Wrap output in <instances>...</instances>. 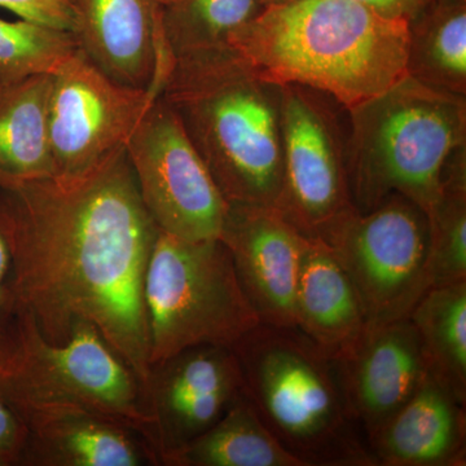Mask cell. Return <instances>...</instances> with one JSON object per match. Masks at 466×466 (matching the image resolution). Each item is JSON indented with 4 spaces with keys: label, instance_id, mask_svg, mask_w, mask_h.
<instances>
[{
    "label": "cell",
    "instance_id": "6da1fadb",
    "mask_svg": "<svg viewBox=\"0 0 466 466\" xmlns=\"http://www.w3.org/2000/svg\"><path fill=\"white\" fill-rule=\"evenodd\" d=\"M18 305L47 341L96 328L147 385L144 283L158 227L126 148L73 184L54 177L0 188Z\"/></svg>",
    "mask_w": 466,
    "mask_h": 466
},
{
    "label": "cell",
    "instance_id": "7a4b0ae2",
    "mask_svg": "<svg viewBox=\"0 0 466 466\" xmlns=\"http://www.w3.org/2000/svg\"><path fill=\"white\" fill-rule=\"evenodd\" d=\"M228 45L265 81L305 86L350 112L408 76L410 25L357 0H288L260 8Z\"/></svg>",
    "mask_w": 466,
    "mask_h": 466
},
{
    "label": "cell",
    "instance_id": "3957f363",
    "mask_svg": "<svg viewBox=\"0 0 466 466\" xmlns=\"http://www.w3.org/2000/svg\"><path fill=\"white\" fill-rule=\"evenodd\" d=\"M159 96L231 205L276 208L283 189L281 86L231 47L170 57Z\"/></svg>",
    "mask_w": 466,
    "mask_h": 466
},
{
    "label": "cell",
    "instance_id": "277c9868",
    "mask_svg": "<svg viewBox=\"0 0 466 466\" xmlns=\"http://www.w3.org/2000/svg\"><path fill=\"white\" fill-rule=\"evenodd\" d=\"M260 421L305 466H377L333 359L297 328L260 323L232 348Z\"/></svg>",
    "mask_w": 466,
    "mask_h": 466
},
{
    "label": "cell",
    "instance_id": "5b68a950",
    "mask_svg": "<svg viewBox=\"0 0 466 466\" xmlns=\"http://www.w3.org/2000/svg\"><path fill=\"white\" fill-rule=\"evenodd\" d=\"M346 113L355 208L367 213L400 193L428 217L440 201L451 158L466 147V96L408 76Z\"/></svg>",
    "mask_w": 466,
    "mask_h": 466
},
{
    "label": "cell",
    "instance_id": "8992f818",
    "mask_svg": "<svg viewBox=\"0 0 466 466\" xmlns=\"http://www.w3.org/2000/svg\"><path fill=\"white\" fill-rule=\"evenodd\" d=\"M150 367L183 350L233 348L260 324L219 238L158 232L144 283Z\"/></svg>",
    "mask_w": 466,
    "mask_h": 466
},
{
    "label": "cell",
    "instance_id": "52a82bcc",
    "mask_svg": "<svg viewBox=\"0 0 466 466\" xmlns=\"http://www.w3.org/2000/svg\"><path fill=\"white\" fill-rule=\"evenodd\" d=\"M0 391L8 400L57 401L84 408L139 431L153 447L146 385L103 334L86 321L76 324L66 341L54 343L21 309L16 351L0 372Z\"/></svg>",
    "mask_w": 466,
    "mask_h": 466
},
{
    "label": "cell",
    "instance_id": "ba28073f",
    "mask_svg": "<svg viewBox=\"0 0 466 466\" xmlns=\"http://www.w3.org/2000/svg\"><path fill=\"white\" fill-rule=\"evenodd\" d=\"M321 240L349 275L368 325L407 319L431 290L428 217L400 193L367 213L352 211Z\"/></svg>",
    "mask_w": 466,
    "mask_h": 466
},
{
    "label": "cell",
    "instance_id": "9c48e42d",
    "mask_svg": "<svg viewBox=\"0 0 466 466\" xmlns=\"http://www.w3.org/2000/svg\"><path fill=\"white\" fill-rule=\"evenodd\" d=\"M159 88L118 84L79 48L51 76L48 134L54 179L81 182L127 146Z\"/></svg>",
    "mask_w": 466,
    "mask_h": 466
},
{
    "label": "cell",
    "instance_id": "30bf717a",
    "mask_svg": "<svg viewBox=\"0 0 466 466\" xmlns=\"http://www.w3.org/2000/svg\"><path fill=\"white\" fill-rule=\"evenodd\" d=\"M332 99L299 85L281 86L283 189L278 208L306 238H321L352 211L348 137Z\"/></svg>",
    "mask_w": 466,
    "mask_h": 466
},
{
    "label": "cell",
    "instance_id": "8fae6325",
    "mask_svg": "<svg viewBox=\"0 0 466 466\" xmlns=\"http://www.w3.org/2000/svg\"><path fill=\"white\" fill-rule=\"evenodd\" d=\"M144 207L159 231L219 238L228 202L174 110L156 97L126 146Z\"/></svg>",
    "mask_w": 466,
    "mask_h": 466
},
{
    "label": "cell",
    "instance_id": "7c38bea8",
    "mask_svg": "<svg viewBox=\"0 0 466 466\" xmlns=\"http://www.w3.org/2000/svg\"><path fill=\"white\" fill-rule=\"evenodd\" d=\"M159 465L208 431L244 394L231 348L201 345L150 367L146 385Z\"/></svg>",
    "mask_w": 466,
    "mask_h": 466
},
{
    "label": "cell",
    "instance_id": "4fadbf2b",
    "mask_svg": "<svg viewBox=\"0 0 466 466\" xmlns=\"http://www.w3.org/2000/svg\"><path fill=\"white\" fill-rule=\"evenodd\" d=\"M228 205L219 240L260 323L296 328L294 299L309 238L276 208Z\"/></svg>",
    "mask_w": 466,
    "mask_h": 466
},
{
    "label": "cell",
    "instance_id": "5bb4252c",
    "mask_svg": "<svg viewBox=\"0 0 466 466\" xmlns=\"http://www.w3.org/2000/svg\"><path fill=\"white\" fill-rule=\"evenodd\" d=\"M333 361L366 441L412 397L429 373L419 334L408 318L368 325Z\"/></svg>",
    "mask_w": 466,
    "mask_h": 466
},
{
    "label": "cell",
    "instance_id": "9a60e30c",
    "mask_svg": "<svg viewBox=\"0 0 466 466\" xmlns=\"http://www.w3.org/2000/svg\"><path fill=\"white\" fill-rule=\"evenodd\" d=\"M8 401L26 426L21 465H159L148 441L115 420L57 401Z\"/></svg>",
    "mask_w": 466,
    "mask_h": 466
},
{
    "label": "cell",
    "instance_id": "2e32d148",
    "mask_svg": "<svg viewBox=\"0 0 466 466\" xmlns=\"http://www.w3.org/2000/svg\"><path fill=\"white\" fill-rule=\"evenodd\" d=\"M79 48L101 72L128 87L159 88L164 60L158 0H75Z\"/></svg>",
    "mask_w": 466,
    "mask_h": 466
},
{
    "label": "cell",
    "instance_id": "e0dca14e",
    "mask_svg": "<svg viewBox=\"0 0 466 466\" xmlns=\"http://www.w3.org/2000/svg\"><path fill=\"white\" fill-rule=\"evenodd\" d=\"M466 406L431 372L419 389L368 438L381 466H464Z\"/></svg>",
    "mask_w": 466,
    "mask_h": 466
},
{
    "label": "cell",
    "instance_id": "ac0fdd59",
    "mask_svg": "<svg viewBox=\"0 0 466 466\" xmlns=\"http://www.w3.org/2000/svg\"><path fill=\"white\" fill-rule=\"evenodd\" d=\"M294 318L297 329L332 359L368 328L354 285L332 248L319 238H309L300 259Z\"/></svg>",
    "mask_w": 466,
    "mask_h": 466
},
{
    "label": "cell",
    "instance_id": "d6986e66",
    "mask_svg": "<svg viewBox=\"0 0 466 466\" xmlns=\"http://www.w3.org/2000/svg\"><path fill=\"white\" fill-rule=\"evenodd\" d=\"M51 76L0 88V188L54 177L48 134Z\"/></svg>",
    "mask_w": 466,
    "mask_h": 466
},
{
    "label": "cell",
    "instance_id": "ffe728a7",
    "mask_svg": "<svg viewBox=\"0 0 466 466\" xmlns=\"http://www.w3.org/2000/svg\"><path fill=\"white\" fill-rule=\"evenodd\" d=\"M167 466H305L267 431L242 394L225 415Z\"/></svg>",
    "mask_w": 466,
    "mask_h": 466
},
{
    "label": "cell",
    "instance_id": "44dd1931",
    "mask_svg": "<svg viewBox=\"0 0 466 466\" xmlns=\"http://www.w3.org/2000/svg\"><path fill=\"white\" fill-rule=\"evenodd\" d=\"M408 25V76L466 96V2H434Z\"/></svg>",
    "mask_w": 466,
    "mask_h": 466
},
{
    "label": "cell",
    "instance_id": "7402d4cb",
    "mask_svg": "<svg viewBox=\"0 0 466 466\" xmlns=\"http://www.w3.org/2000/svg\"><path fill=\"white\" fill-rule=\"evenodd\" d=\"M429 372L466 406V280L431 288L410 317Z\"/></svg>",
    "mask_w": 466,
    "mask_h": 466
},
{
    "label": "cell",
    "instance_id": "603a6c76",
    "mask_svg": "<svg viewBox=\"0 0 466 466\" xmlns=\"http://www.w3.org/2000/svg\"><path fill=\"white\" fill-rule=\"evenodd\" d=\"M259 9L258 0H173L162 5L164 54L177 57L229 47L232 34L249 23Z\"/></svg>",
    "mask_w": 466,
    "mask_h": 466
},
{
    "label": "cell",
    "instance_id": "cb8c5ba5",
    "mask_svg": "<svg viewBox=\"0 0 466 466\" xmlns=\"http://www.w3.org/2000/svg\"><path fill=\"white\" fill-rule=\"evenodd\" d=\"M466 149L444 171L440 201L428 216V275L431 288L466 280Z\"/></svg>",
    "mask_w": 466,
    "mask_h": 466
},
{
    "label": "cell",
    "instance_id": "d4e9b609",
    "mask_svg": "<svg viewBox=\"0 0 466 466\" xmlns=\"http://www.w3.org/2000/svg\"><path fill=\"white\" fill-rule=\"evenodd\" d=\"M79 50L75 33L32 21L0 18V88L34 76L54 75Z\"/></svg>",
    "mask_w": 466,
    "mask_h": 466
},
{
    "label": "cell",
    "instance_id": "484cf974",
    "mask_svg": "<svg viewBox=\"0 0 466 466\" xmlns=\"http://www.w3.org/2000/svg\"><path fill=\"white\" fill-rule=\"evenodd\" d=\"M21 308L15 291L14 258L0 200V372L16 351Z\"/></svg>",
    "mask_w": 466,
    "mask_h": 466
},
{
    "label": "cell",
    "instance_id": "4316f807",
    "mask_svg": "<svg viewBox=\"0 0 466 466\" xmlns=\"http://www.w3.org/2000/svg\"><path fill=\"white\" fill-rule=\"evenodd\" d=\"M0 7L14 12L23 20L78 33L79 16L75 0H0Z\"/></svg>",
    "mask_w": 466,
    "mask_h": 466
},
{
    "label": "cell",
    "instance_id": "83f0119b",
    "mask_svg": "<svg viewBox=\"0 0 466 466\" xmlns=\"http://www.w3.org/2000/svg\"><path fill=\"white\" fill-rule=\"evenodd\" d=\"M26 438L25 424L0 391V466L21 465Z\"/></svg>",
    "mask_w": 466,
    "mask_h": 466
},
{
    "label": "cell",
    "instance_id": "f1b7e54d",
    "mask_svg": "<svg viewBox=\"0 0 466 466\" xmlns=\"http://www.w3.org/2000/svg\"><path fill=\"white\" fill-rule=\"evenodd\" d=\"M382 16L404 20L408 24L415 20L435 0H357Z\"/></svg>",
    "mask_w": 466,
    "mask_h": 466
},
{
    "label": "cell",
    "instance_id": "f546056e",
    "mask_svg": "<svg viewBox=\"0 0 466 466\" xmlns=\"http://www.w3.org/2000/svg\"><path fill=\"white\" fill-rule=\"evenodd\" d=\"M288 2V0H258L260 8L266 7V5H278V3Z\"/></svg>",
    "mask_w": 466,
    "mask_h": 466
},
{
    "label": "cell",
    "instance_id": "4dcf8cb0",
    "mask_svg": "<svg viewBox=\"0 0 466 466\" xmlns=\"http://www.w3.org/2000/svg\"><path fill=\"white\" fill-rule=\"evenodd\" d=\"M435 2H466V0H435Z\"/></svg>",
    "mask_w": 466,
    "mask_h": 466
},
{
    "label": "cell",
    "instance_id": "1f68e13d",
    "mask_svg": "<svg viewBox=\"0 0 466 466\" xmlns=\"http://www.w3.org/2000/svg\"><path fill=\"white\" fill-rule=\"evenodd\" d=\"M162 5H167V3L173 2V0H158Z\"/></svg>",
    "mask_w": 466,
    "mask_h": 466
}]
</instances>
